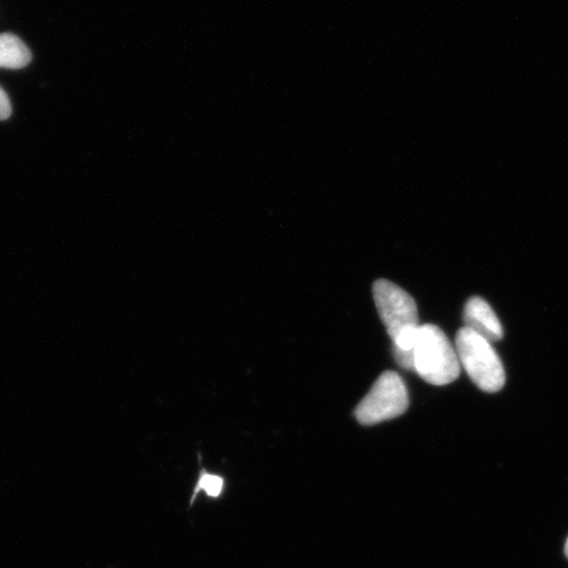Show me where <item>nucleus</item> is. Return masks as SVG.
Instances as JSON below:
<instances>
[{"label": "nucleus", "instance_id": "8", "mask_svg": "<svg viewBox=\"0 0 568 568\" xmlns=\"http://www.w3.org/2000/svg\"><path fill=\"white\" fill-rule=\"evenodd\" d=\"M394 355L397 364H399L406 371L415 372L414 351L404 352L394 347Z\"/></svg>", "mask_w": 568, "mask_h": 568}, {"label": "nucleus", "instance_id": "9", "mask_svg": "<svg viewBox=\"0 0 568 568\" xmlns=\"http://www.w3.org/2000/svg\"><path fill=\"white\" fill-rule=\"evenodd\" d=\"M11 102L9 97H7L3 89H0V120H6L11 116Z\"/></svg>", "mask_w": 568, "mask_h": 568}, {"label": "nucleus", "instance_id": "7", "mask_svg": "<svg viewBox=\"0 0 568 568\" xmlns=\"http://www.w3.org/2000/svg\"><path fill=\"white\" fill-rule=\"evenodd\" d=\"M225 488V480L220 475L210 474L202 468V474L199 475L193 497H191V506H194L199 494L204 493L211 499H219L223 495Z\"/></svg>", "mask_w": 568, "mask_h": 568}, {"label": "nucleus", "instance_id": "2", "mask_svg": "<svg viewBox=\"0 0 568 568\" xmlns=\"http://www.w3.org/2000/svg\"><path fill=\"white\" fill-rule=\"evenodd\" d=\"M460 366L470 379L486 393H497L506 385V372L491 343L471 329L462 328L456 337Z\"/></svg>", "mask_w": 568, "mask_h": 568}, {"label": "nucleus", "instance_id": "1", "mask_svg": "<svg viewBox=\"0 0 568 568\" xmlns=\"http://www.w3.org/2000/svg\"><path fill=\"white\" fill-rule=\"evenodd\" d=\"M415 372L433 386L456 382L460 364L456 347L437 325H420L414 347Z\"/></svg>", "mask_w": 568, "mask_h": 568}, {"label": "nucleus", "instance_id": "5", "mask_svg": "<svg viewBox=\"0 0 568 568\" xmlns=\"http://www.w3.org/2000/svg\"><path fill=\"white\" fill-rule=\"evenodd\" d=\"M466 328L486 338L488 343H495L504 336L500 320L481 297L474 296L466 303L464 315Z\"/></svg>", "mask_w": 568, "mask_h": 568}, {"label": "nucleus", "instance_id": "6", "mask_svg": "<svg viewBox=\"0 0 568 568\" xmlns=\"http://www.w3.org/2000/svg\"><path fill=\"white\" fill-rule=\"evenodd\" d=\"M32 60L30 49L18 36L11 33L0 34V68L21 69Z\"/></svg>", "mask_w": 568, "mask_h": 568}, {"label": "nucleus", "instance_id": "4", "mask_svg": "<svg viewBox=\"0 0 568 568\" xmlns=\"http://www.w3.org/2000/svg\"><path fill=\"white\" fill-rule=\"evenodd\" d=\"M373 296L393 343L404 333L420 328L416 302L407 291L393 282L379 280L374 283Z\"/></svg>", "mask_w": 568, "mask_h": 568}, {"label": "nucleus", "instance_id": "10", "mask_svg": "<svg viewBox=\"0 0 568 568\" xmlns=\"http://www.w3.org/2000/svg\"><path fill=\"white\" fill-rule=\"evenodd\" d=\"M565 554H566V557L568 558V538H567V541L565 545Z\"/></svg>", "mask_w": 568, "mask_h": 568}, {"label": "nucleus", "instance_id": "3", "mask_svg": "<svg viewBox=\"0 0 568 568\" xmlns=\"http://www.w3.org/2000/svg\"><path fill=\"white\" fill-rule=\"evenodd\" d=\"M409 395L406 382L395 372L383 373L354 410L361 425L374 426L406 414Z\"/></svg>", "mask_w": 568, "mask_h": 568}]
</instances>
